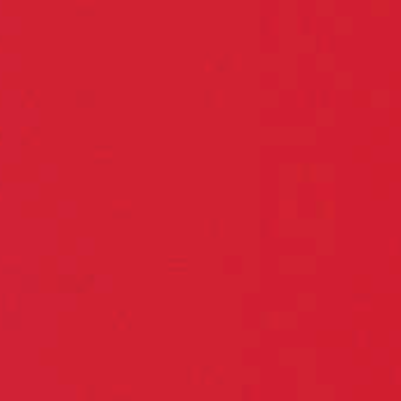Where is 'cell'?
<instances>
[{
    "label": "cell",
    "mask_w": 401,
    "mask_h": 401,
    "mask_svg": "<svg viewBox=\"0 0 401 401\" xmlns=\"http://www.w3.org/2000/svg\"><path fill=\"white\" fill-rule=\"evenodd\" d=\"M232 68H235V71H240V68H242V59H240V54H232Z\"/></svg>",
    "instance_id": "ba28073f"
},
{
    "label": "cell",
    "mask_w": 401,
    "mask_h": 401,
    "mask_svg": "<svg viewBox=\"0 0 401 401\" xmlns=\"http://www.w3.org/2000/svg\"><path fill=\"white\" fill-rule=\"evenodd\" d=\"M314 176V167L312 164H301V181H310Z\"/></svg>",
    "instance_id": "8992f818"
},
{
    "label": "cell",
    "mask_w": 401,
    "mask_h": 401,
    "mask_svg": "<svg viewBox=\"0 0 401 401\" xmlns=\"http://www.w3.org/2000/svg\"><path fill=\"white\" fill-rule=\"evenodd\" d=\"M204 71H216V61H214V59H206Z\"/></svg>",
    "instance_id": "30bf717a"
},
{
    "label": "cell",
    "mask_w": 401,
    "mask_h": 401,
    "mask_svg": "<svg viewBox=\"0 0 401 401\" xmlns=\"http://www.w3.org/2000/svg\"><path fill=\"white\" fill-rule=\"evenodd\" d=\"M317 52H321V54L336 52V40H333V36H319L317 38Z\"/></svg>",
    "instance_id": "6da1fadb"
},
{
    "label": "cell",
    "mask_w": 401,
    "mask_h": 401,
    "mask_svg": "<svg viewBox=\"0 0 401 401\" xmlns=\"http://www.w3.org/2000/svg\"><path fill=\"white\" fill-rule=\"evenodd\" d=\"M298 106H310L314 108L317 106V92H301V97H298Z\"/></svg>",
    "instance_id": "3957f363"
},
{
    "label": "cell",
    "mask_w": 401,
    "mask_h": 401,
    "mask_svg": "<svg viewBox=\"0 0 401 401\" xmlns=\"http://www.w3.org/2000/svg\"><path fill=\"white\" fill-rule=\"evenodd\" d=\"M216 71H232V54H223L221 61H216Z\"/></svg>",
    "instance_id": "5b68a950"
},
{
    "label": "cell",
    "mask_w": 401,
    "mask_h": 401,
    "mask_svg": "<svg viewBox=\"0 0 401 401\" xmlns=\"http://www.w3.org/2000/svg\"><path fill=\"white\" fill-rule=\"evenodd\" d=\"M108 148H97V160H113V152H106Z\"/></svg>",
    "instance_id": "52a82bcc"
},
{
    "label": "cell",
    "mask_w": 401,
    "mask_h": 401,
    "mask_svg": "<svg viewBox=\"0 0 401 401\" xmlns=\"http://www.w3.org/2000/svg\"><path fill=\"white\" fill-rule=\"evenodd\" d=\"M298 31H301V36H312V33H314V19L312 17H301V21H298Z\"/></svg>",
    "instance_id": "7a4b0ae2"
},
{
    "label": "cell",
    "mask_w": 401,
    "mask_h": 401,
    "mask_svg": "<svg viewBox=\"0 0 401 401\" xmlns=\"http://www.w3.org/2000/svg\"><path fill=\"white\" fill-rule=\"evenodd\" d=\"M317 97H319V106L324 108L333 106V92L331 89H321V92H317Z\"/></svg>",
    "instance_id": "277c9868"
},
{
    "label": "cell",
    "mask_w": 401,
    "mask_h": 401,
    "mask_svg": "<svg viewBox=\"0 0 401 401\" xmlns=\"http://www.w3.org/2000/svg\"><path fill=\"white\" fill-rule=\"evenodd\" d=\"M0 141H2V129H0Z\"/></svg>",
    "instance_id": "8fae6325"
},
{
    "label": "cell",
    "mask_w": 401,
    "mask_h": 401,
    "mask_svg": "<svg viewBox=\"0 0 401 401\" xmlns=\"http://www.w3.org/2000/svg\"><path fill=\"white\" fill-rule=\"evenodd\" d=\"M267 31H270V19L263 17V26H260V33H263V36H267Z\"/></svg>",
    "instance_id": "9c48e42d"
}]
</instances>
